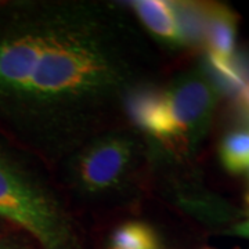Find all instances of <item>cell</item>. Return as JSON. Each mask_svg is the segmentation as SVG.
<instances>
[{
	"instance_id": "14",
	"label": "cell",
	"mask_w": 249,
	"mask_h": 249,
	"mask_svg": "<svg viewBox=\"0 0 249 249\" xmlns=\"http://www.w3.org/2000/svg\"><path fill=\"white\" fill-rule=\"evenodd\" d=\"M109 249H115V248H109Z\"/></svg>"
},
{
	"instance_id": "7",
	"label": "cell",
	"mask_w": 249,
	"mask_h": 249,
	"mask_svg": "<svg viewBox=\"0 0 249 249\" xmlns=\"http://www.w3.org/2000/svg\"><path fill=\"white\" fill-rule=\"evenodd\" d=\"M219 158L231 175L249 172V129H235L226 134L219 145Z\"/></svg>"
},
{
	"instance_id": "6",
	"label": "cell",
	"mask_w": 249,
	"mask_h": 249,
	"mask_svg": "<svg viewBox=\"0 0 249 249\" xmlns=\"http://www.w3.org/2000/svg\"><path fill=\"white\" fill-rule=\"evenodd\" d=\"M132 9L145 31L160 40L173 46H184L186 39L173 4L162 0H137Z\"/></svg>"
},
{
	"instance_id": "1",
	"label": "cell",
	"mask_w": 249,
	"mask_h": 249,
	"mask_svg": "<svg viewBox=\"0 0 249 249\" xmlns=\"http://www.w3.org/2000/svg\"><path fill=\"white\" fill-rule=\"evenodd\" d=\"M129 13L94 0L0 1V136L52 168L124 126L160 73Z\"/></svg>"
},
{
	"instance_id": "4",
	"label": "cell",
	"mask_w": 249,
	"mask_h": 249,
	"mask_svg": "<svg viewBox=\"0 0 249 249\" xmlns=\"http://www.w3.org/2000/svg\"><path fill=\"white\" fill-rule=\"evenodd\" d=\"M151 147L136 127L119 126L86 142L60 163V178L75 198L115 204L133 196Z\"/></svg>"
},
{
	"instance_id": "2",
	"label": "cell",
	"mask_w": 249,
	"mask_h": 249,
	"mask_svg": "<svg viewBox=\"0 0 249 249\" xmlns=\"http://www.w3.org/2000/svg\"><path fill=\"white\" fill-rule=\"evenodd\" d=\"M220 91L204 70L178 73L160 90L144 89L127 103V118L151 150L181 160L198 150L213 121Z\"/></svg>"
},
{
	"instance_id": "9",
	"label": "cell",
	"mask_w": 249,
	"mask_h": 249,
	"mask_svg": "<svg viewBox=\"0 0 249 249\" xmlns=\"http://www.w3.org/2000/svg\"><path fill=\"white\" fill-rule=\"evenodd\" d=\"M0 249H32L27 242L16 235L11 234H3L0 237Z\"/></svg>"
},
{
	"instance_id": "5",
	"label": "cell",
	"mask_w": 249,
	"mask_h": 249,
	"mask_svg": "<svg viewBox=\"0 0 249 249\" xmlns=\"http://www.w3.org/2000/svg\"><path fill=\"white\" fill-rule=\"evenodd\" d=\"M238 16L220 3H205L204 42L214 70L232 88L244 89L245 83L235 67L234 52Z\"/></svg>"
},
{
	"instance_id": "8",
	"label": "cell",
	"mask_w": 249,
	"mask_h": 249,
	"mask_svg": "<svg viewBox=\"0 0 249 249\" xmlns=\"http://www.w3.org/2000/svg\"><path fill=\"white\" fill-rule=\"evenodd\" d=\"M111 244L115 249H160L155 230L142 222H127L116 227Z\"/></svg>"
},
{
	"instance_id": "12",
	"label": "cell",
	"mask_w": 249,
	"mask_h": 249,
	"mask_svg": "<svg viewBox=\"0 0 249 249\" xmlns=\"http://www.w3.org/2000/svg\"><path fill=\"white\" fill-rule=\"evenodd\" d=\"M6 224H7V223L4 222L3 219H0V237H1L3 234H6V227H4Z\"/></svg>"
},
{
	"instance_id": "10",
	"label": "cell",
	"mask_w": 249,
	"mask_h": 249,
	"mask_svg": "<svg viewBox=\"0 0 249 249\" xmlns=\"http://www.w3.org/2000/svg\"><path fill=\"white\" fill-rule=\"evenodd\" d=\"M224 235H231V237H241V238H248L249 240V216L247 219L241 220L230 226L223 231Z\"/></svg>"
},
{
	"instance_id": "3",
	"label": "cell",
	"mask_w": 249,
	"mask_h": 249,
	"mask_svg": "<svg viewBox=\"0 0 249 249\" xmlns=\"http://www.w3.org/2000/svg\"><path fill=\"white\" fill-rule=\"evenodd\" d=\"M39 162L0 136V219L42 249H82L76 222Z\"/></svg>"
},
{
	"instance_id": "13",
	"label": "cell",
	"mask_w": 249,
	"mask_h": 249,
	"mask_svg": "<svg viewBox=\"0 0 249 249\" xmlns=\"http://www.w3.org/2000/svg\"><path fill=\"white\" fill-rule=\"evenodd\" d=\"M204 249H212V248H204Z\"/></svg>"
},
{
	"instance_id": "11",
	"label": "cell",
	"mask_w": 249,
	"mask_h": 249,
	"mask_svg": "<svg viewBox=\"0 0 249 249\" xmlns=\"http://www.w3.org/2000/svg\"><path fill=\"white\" fill-rule=\"evenodd\" d=\"M240 100L242 107L245 108L249 114V80L247 82V85L244 86V89L240 91Z\"/></svg>"
}]
</instances>
